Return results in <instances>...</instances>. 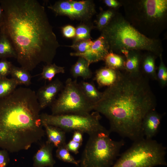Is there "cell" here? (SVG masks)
<instances>
[{"mask_svg":"<svg viewBox=\"0 0 167 167\" xmlns=\"http://www.w3.org/2000/svg\"><path fill=\"white\" fill-rule=\"evenodd\" d=\"M0 31L15 51L21 67L30 71L40 63H52L60 46L45 7L36 0H1Z\"/></svg>","mask_w":167,"mask_h":167,"instance_id":"1","label":"cell"},{"mask_svg":"<svg viewBox=\"0 0 167 167\" xmlns=\"http://www.w3.org/2000/svg\"><path fill=\"white\" fill-rule=\"evenodd\" d=\"M148 79L140 73L131 74L125 71L115 84L103 92L93 110L108 119L110 132L133 142L144 138L142 121L156 105Z\"/></svg>","mask_w":167,"mask_h":167,"instance_id":"2","label":"cell"},{"mask_svg":"<svg viewBox=\"0 0 167 167\" xmlns=\"http://www.w3.org/2000/svg\"><path fill=\"white\" fill-rule=\"evenodd\" d=\"M36 93L20 87L0 99V148L11 153L28 150L45 135Z\"/></svg>","mask_w":167,"mask_h":167,"instance_id":"3","label":"cell"},{"mask_svg":"<svg viewBox=\"0 0 167 167\" xmlns=\"http://www.w3.org/2000/svg\"><path fill=\"white\" fill-rule=\"evenodd\" d=\"M101 32L108 44L109 51L117 54L121 55L124 50H137L149 52L159 57L163 51L159 39H151L143 35L118 11Z\"/></svg>","mask_w":167,"mask_h":167,"instance_id":"4","label":"cell"},{"mask_svg":"<svg viewBox=\"0 0 167 167\" xmlns=\"http://www.w3.org/2000/svg\"><path fill=\"white\" fill-rule=\"evenodd\" d=\"M126 19L146 37L158 39L167 26V0H120Z\"/></svg>","mask_w":167,"mask_h":167,"instance_id":"5","label":"cell"},{"mask_svg":"<svg viewBox=\"0 0 167 167\" xmlns=\"http://www.w3.org/2000/svg\"><path fill=\"white\" fill-rule=\"evenodd\" d=\"M108 130L89 136L80 161V167H111L125 142L115 141Z\"/></svg>","mask_w":167,"mask_h":167,"instance_id":"6","label":"cell"},{"mask_svg":"<svg viewBox=\"0 0 167 167\" xmlns=\"http://www.w3.org/2000/svg\"><path fill=\"white\" fill-rule=\"evenodd\" d=\"M166 148L152 139L134 142L111 167H154L167 165Z\"/></svg>","mask_w":167,"mask_h":167,"instance_id":"7","label":"cell"},{"mask_svg":"<svg viewBox=\"0 0 167 167\" xmlns=\"http://www.w3.org/2000/svg\"><path fill=\"white\" fill-rule=\"evenodd\" d=\"M40 117L42 124L57 127L66 132L79 131L90 136L107 130L101 124V116L96 111L87 114L42 113Z\"/></svg>","mask_w":167,"mask_h":167,"instance_id":"8","label":"cell"},{"mask_svg":"<svg viewBox=\"0 0 167 167\" xmlns=\"http://www.w3.org/2000/svg\"><path fill=\"white\" fill-rule=\"evenodd\" d=\"M94 105L85 96L77 80L68 78L58 97L51 105L52 114H88L93 110Z\"/></svg>","mask_w":167,"mask_h":167,"instance_id":"9","label":"cell"},{"mask_svg":"<svg viewBox=\"0 0 167 167\" xmlns=\"http://www.w3.org/2000/svg\"><path fill=\"white\" fill-rule=\"evenodd\" d=\"M56 16H65L73 20L89 22L96 13L92 0H61L48 6Z\"/></svg>","mask_w":167,"mask_h":167,"instance_id":"10","label":"cell"},{"mask_svg":"<svg viewBox=\"0 0 167 167\" xmlns=\"http://www.w3.org/2000/svg\"><path fill=\"white\" fill-rule=\"evenodd\" d=\"M109 52L108 44L105 37L101 35L93 43L87 51L82 53H71V56L82 57L85 59L89 64L101 61H104Z\"/></svg>","mask_w":167,"mask_h":167,"instance_id":"11","label":"cell"},{"mask_svg":"<svg viewBox=\"0 0 167 167\" xmlns=\"http://www.w3.org/2000/svg\"><path fill=\"white\" fill-rule=\"evenodd\" d=\"M63 87L62 82L57 78L41 87L36 94L41 109L51 105Z\"/></svg>","mask_w":167,"mask_h":167,"instance_id":"12","label":"cell"},{"mask_svg":"<svg viewBox=\"0 0 167 167\" xmlns=\"http://www.w3.org/2000/svg\"><path fill=\"white\" fill-rule=\"evenodd\" d=\"M162 115L156 109L148 112L144 117L142 122V127L145 138L152 139L159 131Z\"/></svg>","mask_w":167,"mask_h":167,"instance_id":"13","label":"cell"},{"mask_svg":"<svg viewBox=\"0 0 167 167\" xmlns=\"http://www.w3.org/2000/svg\"><path fill=\"white\" fill-rule=\"evenodd\" d=\"M53 147L47 141L41 146L33 157L34 167H54L55 161L52 154Z\"/></svg>","mask_w":167,"mask_h":167,"instance_id":"14","label":"cell"},{"mask_svg":"<svg viewBox=\"0 0 167 167\" xmlns=\"http://www.w3.org/2000/svg\"><path fill=\"white\" fill-rule=\"evenodd\" d=\"M122 72L106 66L96 71L94 79L100 87H110L115 84L119 79Z\"/></svg>","mask_w":167,"mask_h":167,"instance_id":"15","label":"cell"},{"mask_svg":"<svg viewBox=\"0 0 167 167\" xmlns=\"http://www.w3.org/2000/svg\"><path fill=\"white\" fill-rule=\"evenodd\" d=\"M157 57L153 53L146 51L142 54L140 67V73L144 77L156 80L157 67L156 59Z\"/></svg>","mask_w":167,"mask_h":167,"instance_id":"16","label":"cell"},{"mask_svg":"<svg viewBox=\"0 0 167 167\" xmlns=\"http://www.w3.org/2000/svg\"><path fill=\"white\" fill-rule=\"evenodd\" d=\"M121 55L125 58L124 71L131 74L140 73V67L142 55L141 51L124 50Z\"/></svg>","mask_w":167,"mask_h":167,"instance_id":"17","label":"cell"},{"mask_svg":"<svg viewBox=\"0 0 167 167\" xmlns=\"http://www.w3.org/2000/svg\"><path fill=\"white\" fill-rule=\"evenodd\" d=\"M47 135V141L57 148L66 144V132L57 127L42 124Z\"/></svg>","mask_w":167,"mask_h":167,"instance_id":"18","label":"cell"},{"mask_svg":"<svg viewBox=\"0 0 167 167\" xmlns=\"http://www.w3.org/2000/svg\"><path fill=\"white\" fill-rule=\"evenodd\" d=\"M89 65L85 59L79 57L76 63L71 67V73L72 76L76 79L79 77L84 79L90 78L92 72L89 68Z\"/></svg>","mask_w":167,"mask_h":167,"instance_id":"19","label":"cell"},{"mask_svg":"<svg viewBox=\"0 0 167 167\" xmlns=\"http://www.w3.org/2000/svg\"><path fill=\"white\" fill-rule=\"evenodd\" d=\"M104 61L107 67L116 70L124 71L125 58L122 55L109 51Z\"/></svg>","mask_w":167,"mask_h":167,"instance_id":"20","label":"cell"},{"mask_svg":"<svg viewBox=\"0 0 167 167\" xmlns=\"http://www.w3.org/2000/svg\"><path fill=\"white\" fill-rule=\"evenodd\" d=\"M79 84L85 96L91 102L94 104L101 98L103 92L99 91L93 83L82 81Z\"/></svg>","mask_w":167,"mask_h":167,"instance_id":"21","label":"cell"},{"mask_svg":"<svg viewBox=\"0 0 167 167\" xmlns=\"http://www.w3.org/2000/svg\"><path fill=\"white\" fill-rule=\"evenodd\" d=\"M15 49L10 40L6 35L0 31V59L8 58H16Z\"/></svg>","mask_w":167,"mask_h":167,"instance_id":"22","label":"cell"},{"mask_svg":"<svg viewBox=\"0 0 167 167\" xmlns=\"http://www.w3.org/2000/svg\"><path fill=\"white\" fill-rule=\"evenodd\" d=\"M10 74L11 78L14 79L19 85L28 86L31 83V76L28 70L22 67H18L13 65Z\"/></svg>","mask_w":167,"mask_h":167,"instance_id":"23","label":"cell"},{"mask_svg":"<svg viewBox=\"0 0 167 167\" xmlns=\"http://www.w3.org/2000/svg\"><path fill=\"white\" fill-rule=\"evenodd\" d=\"M94 27L89 22H83L75 28V34L73 38V43L81 41L91 39V31Z\"/></svg>","mask_w":167,"mask_h":167,"instance_id":"24","label":"cell"},{"mask_svg":"<svg viewBox=\"0 0 167 167\" xmlns=\"http://www.w3.org/2000/svg\"><path fill=\"white\" fill-rule=\"evenodd\" d=\"M117 11V10L111 9L101 11L95 21V27L101 31L109 24Z\"/></svg>","mask_w":167,"mask_h":167,"instance_id":"25","label":"cell"},{"mask_svg":"<svg viewBox=\"0 0 167 167\" xmlns=\"http://www.w3.org/2000/svg\"><path fill=\"white\" fill-rule=\"evenodd\" d=\"M18 85L17 81L12 78L0 77V99L11 93Z\"/></svg>","mask_w":167,"mask_h":167,"instance_id":"26","label":"cell"},{"mask_svg":"<svg viewBox=\"0 0 167 167\" xmlns=\"http://www.w3.org/2000/svg\"><path fill=\"white\" fill-rule=\"evenodd\" d=\"M65 72L64 67L58 66L54 63H52L44 66L40 75L42 79L51 82L56 75Z\"/></svg>","mask_w":167,"mask_h":167,"instance_id":"27","label":"cell"},{"mask_svg":"<svg viewBox=\"0 0 167 167\" xmlns=\"http://www.w3.org/2000/svg\"><path fill=\"white\" fill-rule=\"evenodd\" d=\"M66 145L57 148L56 152V156L62 161L78 165L80 163L79 160H77L75 159L66 148Z\"/></svg>","mask_w":167,"mask_h":167,"instance_id":"28","label":"cell"},{"mask_svg":"<svg viewBox=\"0 0 167 167\" xmlns=\"http://www.w3.org/2000/svg\"><path fill=\"white\" fill-rule=\"evenodd\" d=\"M159 57L160 62L157 68L156 81L158 82L161 88H164L167 85V67L163 61L162 54Z\"/></svg>","mask_w":167,"mask_h":167,"instance_id":"29","label":"cell"},{"mask_svg":"<svg viewBox=\"0 0 167 167\" xmlns=\"http://www.w3.org/2000/svg\"><path fill=\"white\" fill-rule=\"evenodd\" d=\"M93 41L91 39L79 41L73 43L71 45L66 46L75 50L76 53H82L88 49L92 45Z\"/></svg>","mask_w":167,"mask_h":167,"instance_id":"30","label":"cell"},{"mask_svg":"<svg viewBox=\"0 0 167 167\" xmlns=\"http://www.w3.org/2000/svg\"><path fill=\"white\" fill-rule=\"evenodd\" d=\"M13 65L6 59L0 61V77H6L10 74Z\"/></svg>","mask_w":167,"mask_h":167,"instance_id":"31","label":"cell"},{"mask_svg":"<svg viewBox=\"0 0 167 167\" xmlns=\"http://www.w3.org/2000/svg\"><path fill=\"white\" fill-rule=\"evenodd\" d=\"M75 28L71 25L64 26L62 28L63 36L67 38H73L75 34Z\"/></svg>","mask_w":167,"mask_h":167,"instance_id":"32","label":"cell"},{"mask_svg":"<svg viewBox=\"0 0 167 167\" xmlns=\"http://www.w3.org/2000/svg\"><path fill=\"white\" fill-rule=\"evenodd\" d=\"M82 144L81 143L75 142L71 139L67 143H66V146L70 152L76 154L79 152V149Z\"/></svg>","mask_w":167,"mask_h":167,"instance_id":"33","label":"cell"},{"mask_svg":"<svg viewBox=\"0 0 167 167\" xmlns=\"http://www.w3.org/2000/svg\"><path fill=\"white\" fill-rule=\"evenodd\" d=\"M9 161L8 152L3 149L0 150V167H6Z\"/></svg>","mask_w":167,"mask_h":167,"instance_id":"34","label":"cell"},{"mask_svg":"<svg viewBox=\"0 0 167 167\" xmlns=\"http://www.w3.org/2000/svg\"><path fill=\"white\" fill-rule=\"evenodd\" d=\"M103 2L104 4L110 9L117 10V9L122 6V4L119 0H104Z\"/></svg>","mask_w":167,"mask_h":167,"instance_id":"35","label":"cell"},{"mask_svg":"<svg viewBox=\"0 0 167 167\" xmlns=\"http://www.w3.org/2000/svg\"><path fill=\"white\" fill-rule=\"evenodd\" d=\"M83 134L82 132L79 131H74L72 140L75 142L82 143L83 141Z\"/></svg>","mask_w":167,"mask_h":167,"instance_id":"36","label":"cell"},{"mask_svg":"<svg viewBox=\"0 0 167 167\" xmlns=\"http://www.w3.org/2000/svg\"><path fill=\"white\" fill-rule=\"evenodd\" d=\"M4 18L3 11L2 6L0 4V28L2 26Z\"/></svg>","mask_w":167,"mask_h":167,"instance_id":"37","label":"cell"}]
</instances>
